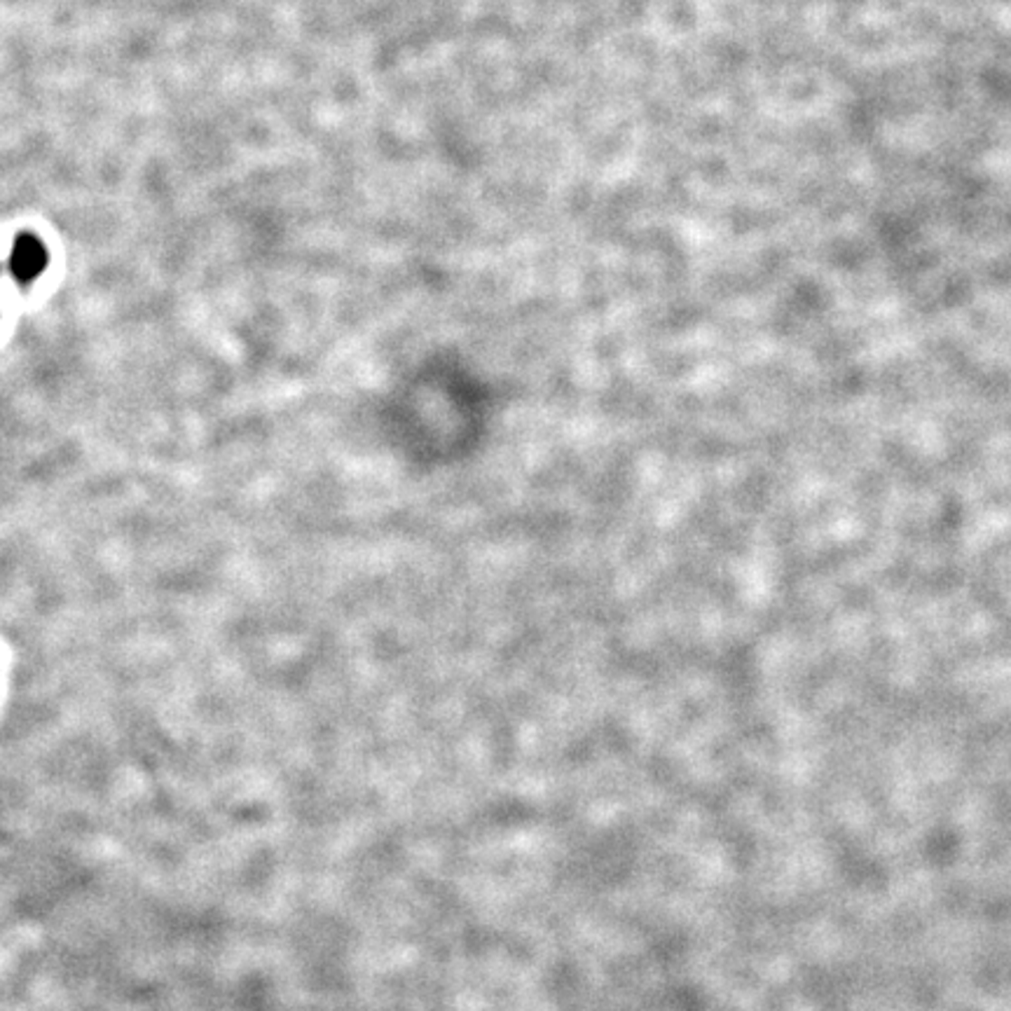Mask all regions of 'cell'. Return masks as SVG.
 <instances>
[{"instance_id":"cell-1","label":"cell","mask_w":1011,"mask_h":1011,"mask_svg":"<svg viewBox=\"0 0 1011 1011\" xmlns=\"http://www.w3.org/2000/svg\"><path fill=\"white\" fill-rule=\"evenodd\" d=\"M45 262L47 253L43 249V243L35 237H31V234H22L17 239V243H14V249H12L10 258L14 277L22 279V281H29V279L38 277L40 272L45 270Z\"/></svg>"}]
</instances>
